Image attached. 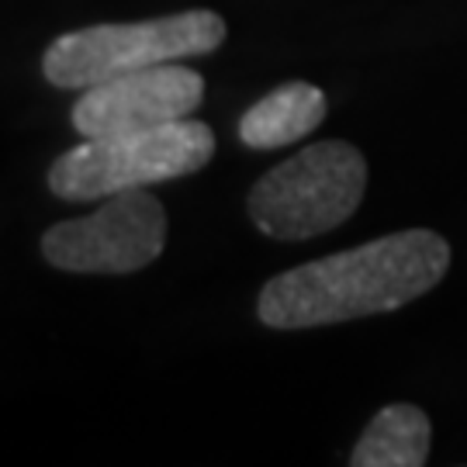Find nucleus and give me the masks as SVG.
<instances>
[{"mask_svg":"<svg viewBox=\"0 0 467 467\" xmlns=\"http://www.w3.org/2000/svg\"><path fill=\"white\" fill-rule=\"evenodd\" d=\"M225 38V17L204 7L132 25H90L52 42L42 56V77L59 90H87L135 69L208 56Z\"/></svg>","mask_w":467,"mask_h":467,"instance_id":"nucleus-2","label":"nucleus"},{"mask_svg":"<svg viewBox=\"0 0 467 467\" xmlns=\"http://www.w3.org/2000/svg\"><path fill=\"white\" fill-rule=\"evenodd\" d=\"M215 132L208 121L181 118L146 132L87 139L84 146L56 156L46 184L63 201H104L118 191L167 184L212 163Z\"/></svg>","mask_w":467,"mask_h":467,"instance_id":"nucleus-4","label":"nucleus"},{"mask_svg":"<svg viewBox=\"0 0 467 467\" xmlns=\"http://www.w3.org/2000/svg\"><path fill=\"white\" fill-rule=\"evenodd\" d=\"M167 208L146 187L118 191L94 215L56 222L42 233V260L67 274H135L167 250Z\"/></svg>","mask_w":467,"mask_h":467,"instance_id":"nucleus-5","label":"nucleus"},{"mask_svg":"<svg viewBox=\"0 0 467 467\" xmlns=\"http://www.w3.org/2000/svg\"><path fill=\"white\" fill-rule=\"evenodd\" d=\"M451 243L433 229H401L270 277L256 312L270 329H316L384 316L430 295L447 277Z\"/></svg>","mask_w":467,"mask_h":467,"instance_id":"nucleus-1","label":"nucleus"},{"mask_svg":"<svg viewBox=\"0 0 467 467\" xmlns=\"http://www.w3.org/2000/svg\"><path fill=\"white\" fill-rule=\"evenodd\" d=\"M433 447V422L412 401L384 405L353 443L350 467H422Z\"/></svg>","mask_w":467,"mask_h":467,"instance_id":"nucleus-8","label":"nucleus"},{"mask_svg":"<svg viewBox=\"0 0 467 467\" xmlns=\"http://www.w3.org/2000/svg\"><path fill=\"white\" fill-rule=\"evenodd\" d=\"M326 94L322 87L291 80L270 90L239 118V139L246 150H284L312 135L326 121Z\"/></svg>","mask_w":467,"mask_h":467,"instance_id":"nucleus-7","label":"nucleus"},{"mask_svg":"<svg viewBox=\"0 0 467 467\" xmlns=\"http://www.w3.org/2000/svg\"><path fill=\"white\" fill-rule=\"evenodd\" d=\"M368 156L353 142L326 139L264 173L246 208L253 225L270 239H316L353 218L368 194Z\"/></svg>","mask_w":467,"mask_h":467,"instance_id":"nucleus-3","label":"nucleus"},{"mask_svg":"<svg viewBox=\"0 0 467 467\" xmlns=\"http://www.w3.org/2000/svg\"><path fill=\"white\" fill-rule=\"evenodd\" d=\"M201 104H204V77L198 69L160 63L87 87L73 104L69 121L84 139H111L191 118Z\"/></svg>","mask_w":467,"mask_h":467,"instance_id":"nucleus-6","label":"nucleus"}]
</instances>
